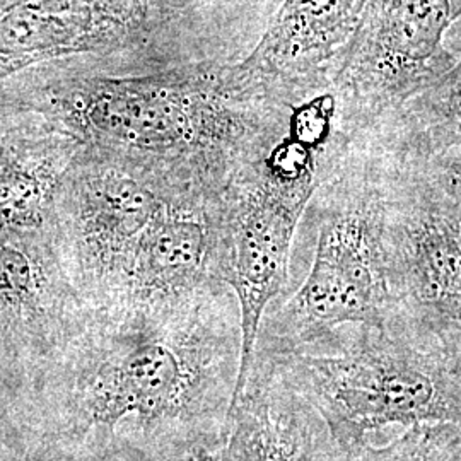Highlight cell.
Instances as JSON below:
<instances>
[{
    "label": "cell",
    "instance_id": "2",
    "mask_svg": "<svg viewBox=\"0 0 461 461\" xmlns=\"http://www.w3.org/2000/svg\"><path fill=\"white\" fill-rule=\"evenodd\" d=\"M230 64L203 60L116 76L57 62L2 81L0 98L53 118L86 146L183 194L217 200L287 135L294 108L240 89Z\"/></svg>",
    "mask_w": 461,
    "mask_h": 461
},
{
    "label": "cell",
    "instance_id": "21",
    "mask_svg": "<svg viewBox=\"0 0 461 461\" xmlns=\"http://www.w3.org/2000/svg\"><path fill=\"white\" fill-rule=\"evenodd\" d=\"M23 461H34V455L33 453H28L24 458H23Z\"/></svg>",
    "mask_w": 461,
    "mask_h": 461
},
{
    "label": "cell",
    "instance_id": "6",
    "mask_svg": "<svg viewBox=\"0 0 461 461\" xmlns=\"http://www.w3.org/2000/svg\"><path fill=\"white\" fill-rule=\"evenodd\" d=\"M330 169V149L314 150L287 132L264 161L243 171L219 198L215 277L236 297L241 320L232 405L251 373L265 313L289 284L297 226Z\"/></svg>",
    "mask_w": 461,
    "mask_h": 461
},
{
    "label": "cell",
    "instance_id": "10",
    "mask_svg": "<svg viewBox=\"0 0 461 461\" xmlns=\"http://www.w3.org/2000/svg\"><path fill=\"white\" fill-rule=\"evenodd\" d=\"M369 150L378 159L383 260L395 306L461 296V198L422 166Z\"/></svg>",
    "mask_w": 461,
    "mask_h": 461
},
{
    "label": "cell",
    "instance_id": "8",
    "mask_svg": "<svg viewBox=\"0 0 461 461\" xmlns=\"http://www.w3.org/2000/svg\"><path fill=\"white\" fill-rule=\"evenodd\" d=\"M461 0H367L352 40L330 77L337 125L357 142L458 62L446 36Z\"/></svg>",
    "mask_w": 461,
    "mask_h": 461
},
{
    "label": "cell",
    "instance_id": "7",
    "mask_svg": "<svg viewBox=\"0 0 461 461\" xmlns=\"http://www.w3.org/2000/svg\"><path fill=\"white\" fill-rule=\"evenodd\" d=\"M185 197L198 195L99 149L77 150L55 192L50 226L91 310L125 297L144 238Z\"/></svg>",
    "mask_w": 461,
    "mask_h": 461
},
{
    "label": "cell",
    "instance_id": "19",
    "mask_svg": "<svg viewBox=\"0 0 461 461\" xmlns=\"http://www.w3.org/2000/svg\"><path fill=\"white\" fill-rule=\"evenodd\" d=\"M16 392V388H13L5 379L0 378V419H5L9 415Z\"/></svg>",
    "mask_w": 461,
    "mask_h": 461
},
{
    "label": "cell",
    "instance_id": "18",
    "mask_svg": "<svg viewBox=\"0 0 461 461\" xmlns=\"http://www.w3.org/2000/svg\"><path fill=\"white\" fill-rule=\"evenodd\" d=\"M412 166H422L429 176L447 194L461 198V142L424 165Z\"/></svg>",
    "mask_w": 461,
    "mask_h": 461
},
{
    "label": "cell",
    "instance_id": "11",
    "mask_svg": "<svg viewBox=\"0 0 461 461\" xmlns=\"http://www.w3.org/2000/svg\"><path fill=\"white\" fill-rule=\"evenodd\" d=\"M367 0H279L230 79L248 95L296 106L329 91L335 64L356 33Z\"/></svg>",
    "mask_w": 461,
    "mask_h": 461
},
{
    "label": "cell",
    "instance_id": "9",
    "mask_svg": "<svg viewBox=\"0 0 461 461\" xmlns=\"http://www.w3.org/2000/svg\"><path fill=\"white\" fill-rule=\"evenodd\" d=\"M89 314L50 224L0 230V378L32 390Z\"/></svg>",
    "mask_w": 461,
    "mask_h": 461
},
{
    "label": "cell",
    "instance_id": "15",
    "mask_svg": "<svg viewBox=\"0 0 461 461\" xmlns=\"http://www.w3.org/2000/svg\"><path fill=\"white\" fill-rule=\"evenodd\" d=\"M461 142V55L455 67L357 140L396 165H424Z\"/></svg>",
    "mask_w": 461,
    "mask_h": 461
},
{
    "label": "cell",
    "instance_id": "14",
    "mask_svg": "<svg viewBox=\"0 0 461 461\" xmlns=\"http://www.w3.org/2000/svg\"><path fill=\"white\" fill-rule=\"evenodd\" d=\"M217 205L219 198L176 200L139 248L122 301L178 296L219 282L214 272Z\"/></svg>",
    "mask_w": 461,
    "mask_h": 461
},
{
    "label": "cell",
    "instance_id": "4",
    "mask_svg": "<svg viewBox=\"0 0 461 461\" xmlns=\"http://www.w3.org/2000/svg\"><path fill=\"white\" fill-rule=\"evenodd\" d=\"M234 0H0V83L76 62L106 74L154 72L247 51L224 17Z\"/></svg>",
    "mask_w": 461,
    "mask_h": 461
},
{
    "label": "cell",
    "instance_id": "17",
    "mask_svg": "<svg viewBox=\"0 0 461 461\" xmlns=\"http://www.w3.org/2000/svg\"><path fill=\"white\" fill-rule=\"evenodd\" d=\"M392 313L461 359V296L396 304Z\"/></svg>",
    "mask_w": 461,
    "mask_h": 461
},
{
    "label": "cell",
    "instance_id": "5",
    "mask_svg": "<svg viewBox=\"0 0 461 461\" xmlns=\"http://www.w3.org/2000/svg\"><path fill=\"white\" fill-rule=\"evenodd\" d=\"M310 203L318 212L310 274L277 312L265 313L257 348L310 344L346 325L381 327L395 306L383 260L376 156L348 144Z\"/></svg>",
    "mask_w": 461,
    "mask_h": 461
},
{
    "label": "cell",
    "instance_id": "3",
    "mask_svg": "<svg viewBox=\"0 0 461 461\" xmlns=\"http://www.w3.org/2000/svg\"><path fill=\"white\" fill-rule=\"evenodd\" d=\"M327 426L333 443L419 424L461 426V359L390 313L285 348H257Z\"/></svg>",
    "mask_w": 461,
    "mask_h": 461
},
{
    "label": "cell",
    "instance_id": "12",
    "mask_svg": "<svg viewBox=\"0 0 461 461\" xmlns=\"http://www.w3.org/2000/svg\"><path fill=\"white\" fill-rule=\"evenodd\" d=\"M83 140L53 118L0 98V230L47 228Z\"/></svg>",
    "mask_w": 461,
    "mask_h": 461
},
{
    "label": "cell",
    "instance_id": "13",
    "mask_svg": "<svg viewBox=\"0 0 461 461\" xmlns=\"http://www.w3.org/2000/svg\"><path fill=\"white\" fill-rule=\"evenodd\" d=\"M327 426L265 357L255 354L230 413L219 461H321Z\"/></svg>",
    "mask_w": 461,
    "mask_h": 461
},
{
    "label": "cell",
    "instance_id": "22",
    "mask_svg": "<svg viewBox=\"0 0 461 461\" xmlns=\"http://www.w3.org/2000/svg\"><path fill=\"white\" fill-rule=\"evenodd\" d=\"M456 461H461V453H460V456H458V460Z\"/></svg>",
    "mask_w": 461,
    "mask_h": 461
},
{
    "label": "cell",
    "instance_id": "16",
    "mask_svg": "<svg viewBox=\"0 0 461 461\" xmlns=\"http://www.w3.org/2000/svg\"><path fill=\"white\" fill-rule=\"evenodd\" d=\"M461 453V426L419 424L407 429L392 443L337 445L330 438L321 461H456Z\"/></svg>",
    "mask_w": 461,
    "mask_h": 461
},
{
    "label": "cell",
    "instance_id": "20",
    "mask_svg": "<svg viewBox=\"0 0 461 461\" xmlns=\"http://www.w3.org/2000/svg\"><path fill=\"white\" fill-rule=\"evenodd\" d=\"M185 461H219V455L212 451H197Z\"/></svg>",
    "mask_w": 461,
    "mask_h": 461
},
{
    "label": "cell",
    "instance_id": "1",
    "mask_svg": "<svg viewBox=\"0 0 461 461\" xmlns=\"http://www.w3.org/2000/svg\"><path fill=\"white\" fill-rule=\"evenodd\" d=\"M241 361V320L212 282L178 296L91 310L32 388L40 445L74 461L192 456L224 445Z\"/></svg>",
    "mask_w": 461,
    "mask_h": 461
}]
</instances>
